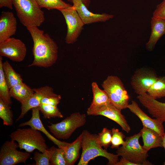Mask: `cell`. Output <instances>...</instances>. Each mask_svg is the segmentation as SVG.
Segmentation results:
<instances>
[{"instance_id": "cell-1", "label": "cell", "mask_w": 165, "mask_h": 165, "mask_svg": "<svg viewBox=\"0 0 165 165\" xmlns=\"http://www.w3.org/2000/svg\"><path fill=\"white\" fill-rule=\"evenodd\" d=\"M33 42L32 49L34 59L28 66L48 68L52 66L58 58V47L47 33L37 27L27 28Z\"/></svg>"}, {"instance_id": "cell-2", "label": "cell", "mask_w": 165, "mask_h": 165, "mask_svg": "<svg viewBox=\"0 0 165 165\" xmlns=\"http://www.w3.org/2000/svg\"><path fill=\"white\" fill-rule=\"evenodd\" d=\"M82 153L78 165H87L95 157L102 156L108 160V165H115L119 160V156L108 152L100 144L97 134H91L86 130L82 132Z\"/></svg>"}, {"instance_id": "cell-3", "label": "cell", "mask_w": 165, "mask_h": 165, "mask_svg": "<svg viewBox=\"0 0 165 165\" xmlns=\"http://www.w3.org/2000/svg\"><path fill=\"white\" fill-rule=\"evenodd\" d=\"M20 22L26 28L39 27L45 19L44 13L36 0H12Z\"/></svg>"}, {"instance_id": "cell-4", "label": "cell", "mask_w": 165, "mask_h": 165, "mask_svg": "<svg viewBox=\"0 0 165 165\" xmlns=\"http://www.w3.org/2000/svg\"><path fill=\"white\" fill-rule=\"evenodd\" d=\"M10 137L17 143L20 149L29 153L35 149L43 152L48 148L41 132L31 127L18 128L10 134Z\"/></svg>"}, {"instance_id": "cell-5", "label": "cell", "mask_w": 165, "mask_h": 165, "mask_svg": "<svg viewBox=\"0 0 165 165\" xmlns=\"http://www.w3.org/2000/svg\"><path fill=\"white\" fill-rule=\"evenodd\" d=\"M141 137L140 131L137 134L126 138L124 143L117 149L116 153L137 165H151L152 163L147 160L148 151L139 142Z\"/></svg>"}, {"instance_id": "cell-6", "label": "cell", "mask_w": 165, "mask_h": 165, "mask_svg": "<svg viewBox=\"0 0 165 165\" xmlns=\"http://www.w3.org/2000/svg\"><path fill=\"white\" fill-rule=\"evenodd\" d=\"M101 86L112 105L121 110L127 108L130 97L119 77L115 75L108 76Z\"/></svg>"}, {"instance_id": "cell-7", "label": "cell", "mask_w": 165, "mask_h": 165, "mask_svg": "<svg viewBox=\"0 0 165 165\" xmlns=\"http://www.w3.org/2000/svg\"><path fill=\"white\" fill-rule=\"evenodd\" d=\"M86 122L85 114L74 112L61 122L47 126L50 132L57 139L67 140L78 128Z\"/></svg>"}, {"instance_id": "cell-8", "label": "cell", "mask_w": 165, "mask_h": 165, "mask_svg": "<svg viewBox=\"0 0 165 165\" xmlns=\"http://www.w3.org/2000/svg\"><path fill=\"white\" fill-rule=\"evenodd\" d=\"M59 11L63 15L67 26L65 42L68 44H73L77 41L85 24L73 5Z\"/></svg>"}, {"instance_id": "cell-9", "label": "cell", "mask_w": 165, "mask_h": 165, "mask_svg": "<svg viewBox=\"0 0 165 165\" xmlns=\"http://www.w3.org/2000/svg\"><path fill=\"white\" fill-rule=\"evenodd\" d=\"M86 112L88 115L102 116L109 118L117 123L123 130L127 133H129L131 130L124 116L121 113V110L111 103L99 106L90 105Z\"/></svg>"}, {"instance_id": "cell-10", "label": "cell", "mask_w": 165, "mask_h": 165, "mask_svg": "<svg viewBox=\"0 0 165 165\" xmlns=\"http://www.w3.org/2000/svg\"><path fill=\"white\" fill-rule=\"evenodd\" d=\"M158 77L151 68L143 67L134 72L131 78L130 84L138 95L147 93Z\"/></svg>"}, {"instance_id": "cell-11", "label": "cell", "mask_w": 165, "mask_h": 165, "mask_svg": "<svg viewBox=\"0 0 165 165\" xmlns=\"http://www.w3.org/2000/svg\"><path fill=\"white\" fill-rule=\"evenodd\" d=\"M18 144L11 140L5 141L1 146L0 150V165H15L25 163L30 157V153L18 151Z\"/></svg>"}, {"instance_id": "cell-12", "label": "cell", "mask_w": 165, "mask_h": 165, "mask_svg": "<svg viewBox=\"0 0 165 165\" xmlns=\"http://www.w3.org/2000/svg\"><path fill=\"white\" fill-rule=\"evenodd\" d=\"M26 53L25 44L19 39L11 37L0 42V56L6 57L13 61H22Z\"/></svg>"}, {"instance_id": "cell-13", "label": "cell", "mask_w": 165, "mask_h": 165, "mask_svg": "<svg viewBox=\"0 0 165 165\" xmlns=\"http://www.w3.org/2000/svg\"><path fill=\"white\" fill-rule=\"evenodd\" d=\"M73 6L85 24L105 22L112 19L114 16L106 13H95L89 10L81 0H74Z\"/></svg>"}, {"instance_id": "cell-14", "label": "cell", "mask_w": 165, "mask_h": 165, "mask_svg": "<svg viewBox=\"0 0 165 165\" xmlns=\"http://www.w3.org/2000/svg\"><path fill=\"white\" fill-rule=\"evenodd\" d=\"M127 108L140 119L143 126L155 130L163 136L165 133L163 122L156 118L152 119L148 116L134 101H131V103L129 104Z\"/></svg>"}, {"instance_id": "cell-15", "label": "cell", "mask_w": 165, "mask_h": 165, "mask_svg": "<svg viewBox=\"0 0 165 165\" xmlns=\"http://www.w3.org/2000/svg\"><path fill=\"white\" fill-rule=\"evenodd\" d=\"M32 110V116L31 119L27 121L20 124L19 127L28 126L42 132L50 140L59 148L64 149L69 144V143L60 141L46 129L40 119V110L38 107L34 108Z\"/></svg>"}, {"instance_id": "cell-16", "label": "cell", "mask_w": 165, "mask_h": 165, "mask_svg": "<svg viewBox=\"0 0 165 165\" xmlns=\"http://www.w3.org/2000/svg\"><path fill=\"white\" fill-rule=\"evenodd\" d=\"M137 98L153 117L165 122V103L152 98L147 93L138 95Z\"/></svg>"}, {"instance_id": "cell-17", "label": "cell", "mask_w": 165, "mask_h": 165, "mask_svg": "<svg viewBox=\"0 0 165 165\" xmlns=\"http://www.w3.org/2000/svg\"><path fill=\"white\" fill-rule=\"evenodd\" d=\"M17 20L11 12L2 11L0 16V42L15 34L17 29Z\"/></svg>"}, {"instance_id": "cell-18", "label": "cell", "mask_w": 165, "mask_h": 165, "mask_svg": "<svg viewBox=\"0 0 165 165\" xmlns=\"http://www.w3.org/2000/svg\"><path fill=\"white\" fill-rule=\"evenodd\" d=\"M52 89L48 86L33 89L34 93L25 101L21 104V113L16 121L22 118L30 109L38 107L41 104L42 98Z\"/></svg>"}, {"instance_id": "cell-19", "label": "cell", "mask_w": 165, "mask_h": 165, "mask_svg": "<svg viewBox=\"0 0 165 165\" xmlns=\"http://www.w3.org/2000/svg\"><path fill=\"white\" fill-rule=\"evenodd\" d=\"M151 33L146 45V49L152 51L160 38L165 34V19L153 16L151 22Z\"/></svg>"}, {"instance_id": "cell-20", "label": "cell", "mask_w": 165, "mask_h": 165, "mask_svg": "<svg viewBox=\"0 0 165 165\" xmlns=\"http://www.w3.org/2000/svg\"><path fill=\"white\" fill-rule=\"evenodd\" d=\"M140 132L143 143L142 146L147 151L152 148L163 147V137L156 132L144 126Z\"/></svg>"}, {"instance_id": "cell-21", "label": "cell", "mask_w": 165, "mask_h": 165, "mask_svg": "<svg viewBox=\"0 0 165 165\" xmlns=\"http://www.w3.org/2000/svg\"><path fill=\"white\" fill-rule=\"evenodd\" d=\"M82 133L73 142L69 143L64 149L67 165H73L79 158L82 148Z\"/></svg>"}, {"instance_id": "cell-22", "label": "cell", "mask_w": 165, "mask_h": 165, "mask_svg": "<svg viewBox=\"0 0 165 165\" xmlns=\"http://www.w3.org/2000/svg\"><path fill=\"white\" fill-rule=\"evenodd\" d=\"M34 92L33 89L24 82L17 84L9 90L10 97L21 104L27 99Z\"/></svg>"}, {"instance_id": "cell-23", "label": "cell", "mask_w": 165, "mask_h": 165, "mask_svg": "<svg viewBox=\"0 0 165 165\" xmlns=\"http://www.w3.org/2000/svg\"><path fill=\"white\" fill-rule=\"evenodd\" d=\"M2 67L5 79L9 89L17 84L23 82L21 75L15 71L8 61L2 62Z\"/></svg>"}, {"instance_id": "cell-24", "label": "cell", "mask_w": 165, "mask_h": 165, "mask_svg": "<svg viewBox=\"0 0 165 165\" xmlns=\"http://www.w3.org/2000/svg\"><path fill=\"white\" fill-rule=\"evenodd\" d=\"M91 86L93 97L91 105L101 106L111 103L106 93L99 88L96 82H93Z\"/></svg>"}, {"instance_id": "cell-25", "label": "cell", "mask_w": 165, "mask_h": 165, "mask_svg": "<svg viewBox=\"0 0 165 165\" xmlns=\"http://www.w3.org/2000/svg\"><path fill=\"white\" fill-rule=\"evenodd\" d=\"M147 93L156 99L165 97V76L158 77Z\"/></svg>"}, {"instance_id": "cell-26", "label": "cell", "mask_w": 165, "mask_h": 165, "mask_svg": "<svg viewBox=\"0 0 165 165\" xmlns=\"http://www.w3.org/2000/svg\"><path fill=\"white\" fill-rule=\"evenodd\" d=\"M48 149L51 165H67L65 153L64 149L53 146Z\"/></svg>"}, {"instance_id": "cell-27", "label": "cell", "mask_w": 165, "mask_h": 165, "mask_svg": "<svg viewBox=\"0 0 165 165\" xmlns=\"http://www.w3.org/2000/svg\"><path fill=\"white\" fill-rule=\"evenodd\" d=\"M2 57L0 56V98L10 105L12 104L9 88L6 80L2 67Z\"/></svg>"}, {"instance_id": "cell-28", "label": "cell", "mask_w": 165, "mask_h": 165, "mask_svg": "<svg viewBox=\"0 0 165 165\" xmlns=\"http://www.w3.org/2000/svg\"><path fill=\"white\" fill-rule=\"evenodd\" d=\"M41 8L48 10L56 9L58 10L65 8H69L72 6L62 0H36Z\"/></svg>"}, {"instance_id": "cell-29", "label": "cell", "mask_w": 165, "mask_h": 165, "mask_svg": "<svg viewBox=\"0 0 165 165\" xmlns=\"http://www.w3.org/2000/svg\"><path fill=\"white\" fill-rule=\"evenodd\" d=\"M10 106L0 98V118L3 125L7 126H11L13 123V115Z\"/></svg>"}, {"instance_id": "cell-30", "label": "cell", "mask_w": 165, "mask_h": 165, "mask_svg": "<svg viewBox=\"0 0 165 165\" xmlns=\"http://www.w3.org/2000/svg\"><path fill=\"white\" fill-rule=\"evenodd\" d=\"M38 108L43 114V118L45 119L63 117V115L59 111L57 106L40 104Z\"/></svg>"}, {"instance_id": "cell-31", "label": "cell", "mask_w": 165, "mask_h": 165, "mask_svg": "<svg viewBox=\"0 0 165 165\" xmlns=\"http://www.w3.org/2000/svg\"><path fill=\"white\" fill-rule=\"evenodd\" d=\"M112 136V130L106 127L104 128L97 134L98 141L100 145L107 149L111 145Z\"/></svg>"}, {"instance_id": "cell-32", "label": "cell", "mask_w": 165, "mask_h": 165, "mask_svg": "<svg viewBox=\"0 0 165 165\" xmlns=\"http://www.w3.org/2000/svg\"><path fill=\"white\" fill-rule=\"evenodd\" d=\"M111 130L112 136L111 148L117 149L120 145L124 143V139L125 136L118 129L113 128Z\"/></svg>"}, {"instance_id": "cell-33", "label": "cell", "mask_w": 165, "mask_h": 165, "mask_svg": "<svg viewBox=\"0 0 165 165\" xmlns=\"http://www.w3.org/2000/svg\"><path fill=\"white\" fill-rule=\"evenodd\" d=\"M48 148L45 152H35L34 153L33 159L35 165H50V153Z\"/></svg>"}, {"instance_id": "cell-34", "label": "cell", "mask_w": 165, "mask_h": 165, "mask_svg": "<svg viewBox=\"0 0 165 165\" xmlns=\"http://www.w3.org/2000/svg\"><path fill=\"white\" fill-rule=\"evenodd\" d=\"M153 16L165 19V0L158 4L153 13Z\"/></svg>"}, {"instance_id": "cell-35", "label": "cell", "mask_w": 165, "mask_h": 165, "mask_svg": "<svg viewBox=\"0 0 165 165\" xmlns=\"http://www.w3.org/2000/svg\"><path fill=\"white\" fill-rule=\"evenodd\" d=\"M12 0H0V8L7 7L10 9H13Z\"/></svg>"}, {"instance_id": "cell-36", "label": "cell", "mask_w": 165, "mask_h": 165, "mask_svg": "<svg viewBox=\"0 0 165 165\" xmlns=\"http://www.w3.org/2000/svg\"><path fill=\"white\" fill-rule=\"evenodd\" d=\"M115 165H137L134 163L131 162L126 159L121 157L115 164Z\"/></svg>"}, {"instance_id": "cell-37", "label": "cell", "mask_w": 165, "mask_h": 165, "mask_svg": "<svg viewBox=\"0 0 165 165\" xmlns=\"http://www.w3.org/2000/svg\"><path fill=\"white\" fill-rule=\"evenodd\" d=\"M74 0H68V1L72 3ZM84 4L88 8L90 6L91 0H81Z\"/></svg>"}, {"instance_id": "cell-38", "label": "cell", "mask_w": 165, "mask_h": 165, "mask_svg": "<svg viewBox=\"0 0 165 165\" xmlns=\"http://www.w3.org/2000/svg\"><path fill=\"white\" fill-rule=\"evenodd\" d=\"M163 147L164 148L165 150V132L164 135L163 136ZM163 165H165V160L163 163Z\"/></svg>"}]
</instances>
